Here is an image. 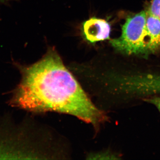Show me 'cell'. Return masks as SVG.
Listing matches in <instances>:
<instances>
[{"label": "cell", "mask_w": 160, "mask_h": 160, "mask_svg": "<svg viewBox=\"0 0 160 160\" xmlns=\"http://www.w3.org/2000/svg\"><path fill=\"white\" fill-rule=\"evenodd\" d=\"M22 79L10 105L34 112H56L73 116L97 128L106 115L90 99L56 52L30 66H19Z\"/></svg>", "instance_id": "6da1fadb"}, {"label": "cell", "mask_w": 160, "mask_h": 160, "mask_svg": "<svg viewBox=\"0 0 160 160\" xmlns=\"http://www.w3.org/2000/svg\"><path fill=\"white\" fill-rule=\"evenodd\" d=\"M118 50L127 55H147L160 50V19L147 10L127 18L121 36L110 41Z\"/></svg>", "instance_id": "7a4b0ae2"}, {"label": "cell", "mask_w": 160, "mask_h": 160, "mask_svg": "<svg viewBox=\"0 0 160 160\" xmlns=\"http://www.w3.org/2000/svg\"><path fill=\"white\" fill-rule=\"evenodd\" d=\"M83 30L86 40L94 43L109 39L111 27L106 20L92 18L83 23Z\"/></svg>", "instance_id": "3957f363"}, {"label": "cell", "mask_w": 160, "mask_h": 160, "mask_svg": "<svg viewBox=\"0 0 160 160\" xmlns=\"http://www.w3.org/2000/svg\"><path fill=\"white\" fill-rule=\"evenodd\" d=\"M117 157L114 153L108 151L92 153L88 156L89 159H116Z\"/></svg>", "instance_id": "277c9868"}, {"label": "cell", "mask_w": 160, "mask_h": 160, "mask_svg": "<svg viewBox=\"0 0 160 160\" xmlns=\"http://www.w3.org/2000/svg\"><path fill=\"white\" fill-rule=\"evenodd\" d=\"M148 12L160 19V0H151Z\"/></svg>", "instance_id": "5b68a950"}, {"label": "cell", "mask_w": 160, "mask_h": 160, "mask_svg": "<svg viewBox=\"0 0 160 160\" xmlns=\"http://www.w3.org/2000/svg\"><path fill=\"white\" fill-rule=\"evenodd\" d=\"M148 102L156 106L160 112V98H154L148 100Z\"/></svg>", "instance_id": "8992f818"}, {"label": "cell", "mask_w": 160, "mask_h": 160, "mask_svg": "<svg viewBox=\"0 0 160 160\" xmlns=\"http://www.w3.org/2000/svg\"><path fill=\"white\" fill-rule=\"evenodd\" d=\"M7 1H8V0H0V2H6Z\"/></svg>", "instance_id": "52a82bcc"}]
</instances>
